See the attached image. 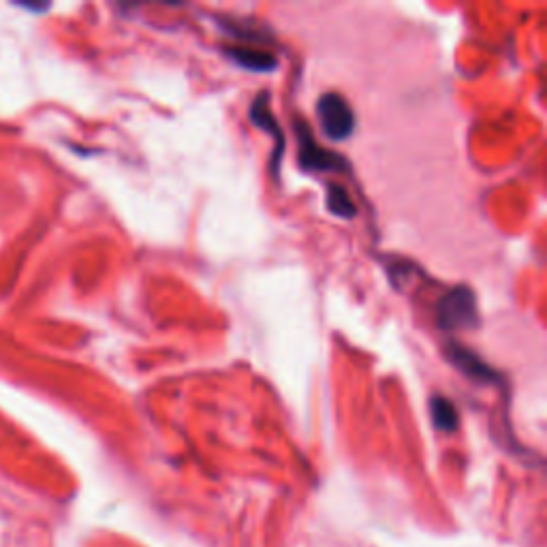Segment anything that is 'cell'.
Here are the masks:
<instances>
[{
    "label": "cell",
    "mask_w": 547,
    "mask_h": 547,
    "mask_svg": "<svg viewBox=\"0 0 547 547\" xmlns=\"http://www.w3.org/2000/svg\"><path fill=\"white\" fill-rule=\"evenodd\" d=\"M445 355H447V362L456 370H460L464 377L471 379L473 383H477V385H498L500 383V374L490 364L483 362V359L475 351L458 345V342H449L447 349H445Z\"/></svg>",
    "instance_id": "cell-4"
},
{
    "label": "cell",
    "mask_w": 547,
    "mask_h": 547,
    "mask_svg": "<svg viewBox=\"0 0 547 547\" xmlns=\"http://www.w3.org/2000/svg\"><path fill=\"white\" fill-rule=\"evenodd\" d=\"M327 210H330L334 216L345 218V221H351V218L357 216V208L353 199L349 197L345 186L330 184L327 186Z\"/></svg>",
    "instance_id": "cell-8"
},
{
    "label": "cell",
    "mask_w": 547,
    "mask_h": 547,
    "mask_svg": "<svg viewBox=\"0 0 547 547\" xmlns=\"http://www.w3.org/2000/svg\"><path fill=\"white\" fill-rule=\"evenodd\" d=\"M317 116L321 120V129L325 137L340 142L355 131V112L349 101L338 92H325L317 103Z\"/></svg>",
    "instance_id": "cell-2"
},
{
    "label": "cell",
    "mask_w": 547,
    "mask_h": 547,
    "mask_svg": "<svg viewBox=\"0 0 547 547\" xmlns=\"http://www.w3.org/2000/svg\"><path fill=\"white\" fill-rule=\"evenodd\" d=\"M248 116H250V122H253L257 129L270 133L272 139L276 142L274 161H272V174H278L280 159H283V152H285V135H283V129H280V124H278L276 116L272 114V109H270V95H268V92H261V95L255 97L253 105H250Z\"/></svg>",
    "instance_id": "cell-5"
},
{
    "label": "cell",
    "mask_w": 547,
    "mask_h": 547,
    "mask_svg": "<svg viewBox=\"0 0 547 547\" xmlns=\"http://www.w3.org/2000/svg\"><path fill=\"white\" fill-rule=\"evenodd\" d=\"M436 325L445 332L475 330L479 325L477 298L468 287H453L436 304Z\"/></svg>",
    "instance_id": "cell-1"
},
{
    "label": "cell",
    "mask_w": 547,
    "mask_h": 547,
    "mask_svg": "<svg viewBox=\"0 0 547 547\" xmlns=\"http://www.w3.org/2000/svg\"><path fill=\"white\" fill-rule=\"evenodd\" d=\"M223 54L246 71H255V73H270L278 67V58L270 52L263 50H253V48H242V45H229V48L223 50Z\"/></svg>",
    "instance_id": "cell-6"
},
{
    "label": "cell",
    "mask_w": 547,
    "mask_h": 547,
    "mask_svg": "<svg viewBox=\"0 0 547 547\" xmlns=\"http://www.w3.org/2000/svg\"><path fill=\"white\" fill-rule=\"evenodd\" d=\"M430 415H432L434 426L443 432H456V428L460 424L456 406H453V402L445 396L430 398Z\"/></svg>",
    "instance_id": "cell-7"
},
{
    "label": "cell",
    "mask_w": 547,
    "mask_h": 547,
    "mask_svg": "<svg viewBox=\"0 0 547 547\" xmlns=\"http://www.w3.org/2000/svg\"><path fill=\"white\" fill-rule=\"evenodd\" d=\"M295 133H298V142H300L298 159L304 171H340V174L342 171H349V161L342 159L340 154L319 146L304 120L295 122Z\"/></svg>",
    "instance_id": "cell-3"
}]
</instances>
